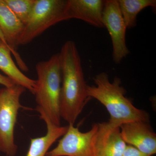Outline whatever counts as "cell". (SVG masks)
Instances as JSON below:
<instances>
[{"mask_svg": "<svg viewBox=\"0 0 156 156\" xmlns=\"http://www.w3.org/2000/svg\"><path fill=\"white\" fill-rule=\"evenodd\" d=\"M67 3V0H35L17 46L27 44L52 26L66 20Z\"/></svg>", "mask_w": 156, "mask_h": 156, "instance_id": "5b68a950", "label": "cell"}, {"mask_svg": "<svg viewBox=\"0 0 156 156\" xmlns=\"http://www.w3.org/2000/svg\"><path fill=\"white\" fill-rule=\"evenodd\" d=\"M122 156H146L131 145H127Z\"/></svg>", "mask_w": 156, "mask_h": 156, "instance_id": "2e32d148", "label": "cell"}, {"mask_svg": "<svg viewBox=\"0 0 156 156\" xmlns=\"http://www.w3.org/2000/svg\"><path fill=\"white\" fill-rule=\"evenodd\" d=\"M120 12L127 29L136 25L137 16L148 7L155 9L156 0H117Z\"/></svg>", "mask_w": 156, "mask_h": 156, "instance_id": "5bb4252c", "label": "cell"}, {"mask_svg": "<svg viewBox=\"0 0 156 156\" xmlns=\"http://www.w3.org/2000/svg\"><path fill=\"white\" fill-rule=\"evenodd\" d=\"M18 85L0 89V151L8 156L17 153L14 142V128L20 109H29L20 104L21 95L26 91Z\"/></svg>", "mask_w": 156, "mask_h": 156, "instance_id": "277c9868", "label": "cell"}, {"mask_svg": "<svg viewBox=\"0 0 156 156\" xmlns=\"http://www.w3.org/2000/svg\"><path fill=\"white\" fill-rule=\"evenodd\" d=\"M4 44V43H3V42H2V41H1V40H0V44Z\"/></svg>", "mask_w": 156, "mask_h": 156, "instance_id": "d6986e66", "label": "cell"}, {"mask_svg": "<svg viewBox=\"0 0 156 156\" xmlns=\"http://www.w3.org/2000/svg\"><path fill=\"white\" fill-rule=\"evenodd\" d=\"M24 26L4 0H0V30L20 68L27 72L28 67L17 51V41Z\"/></svg>", "mask_w": 156, "mask_h": 156, "instance_id": "30bf717a", "label": "cell"}, {"mask_svg": "<svg viewBox=\"0 0 156 156\" xmlns=\"http://www.w3.org/2000/svg\"><path fill=\"white\" fill-rule=\"evenodd\" d=\"M95 86H87L90 98L98 101L110 115L108 122L118 126L128 122L142 121L149 122V115L145 111L136 108L126 97V90L121 79L115 77L111 82L106 73L98 74L93 78Z\"/></svg>", "mask_w": 156, "mask_h": 156, "instance_id": "7a4b0ae2", "label": "cell"}, {"mask_svg": "<svg viewBox=\"0 0 156 156\" xmlns=\"http://www.w3.org/2000/svg\"><path fill=\"white\" fill-rule=\"evenodd\" d=\"M97 124L89 131L82 132L74 125H69L66 133L58 144L46 156H94L93 140Z\"/></svg>", "mask_w": 156, "mask_h": 156, "instance_id": "52a82bcc", "label": "cell"}, {"mask_svg": "<svg viewBox=\"0 0 156 156\" xmlns=\"http://www.w3.org/2000/svg\"><path fill=\"white\" fill-rule=\"evenodd\" d=\"M59 55L61 72L60 117L69 125H74L91 98L87 94L88 85L75 43L71 41L66 42Z\"/></svg>", "mask_w": 156, "mask_h": 156, "instance_id": "6da1fadb", "label": "cell"}, {"mask_svg": "<svg viewBox=\"0 0 156 156\" xmlns=\"http://www.w3.org/2000/svg\"><path fill=\"white\" fill-rule=\"evenodd\" d=\"M10 49L5 44H0V70L15 83L24 87L34 95L36 80L27 76L14 63Z\"/></svg>", "mask_w": 156, "mask_h": 156, "instance_id": "7c38bea8", "label": "cell"}, {"mask_svg": "<svg viewBox=\"0 0 156 156\" xmlns=\"http://www.w3.org/2000/svg\"><path fill=\"white\" fill-rule=\"evenodd\" d=\"M105 2L103 0H67L65 20H81L95 27H104L102 17Z\"/></svg>", "mask_w": 156, "mask_h": 156, "instance_id": "8fae6325", "label": "cell"}, {"mask_svg": "<svg viewBox=\"0 0 156 156\" xmlns=\"http://www.w3.org/2000/svg\"><path fill=\"white\" fill-rule=\"evenodd\" d=\"M37 80L34 95L36 111L40 118L54 126H60V98L61 72L59 53L49 59L40 62L36 65Z\"/></svg>", "mask_w": 156, "mask_h": 156, "instance_id": "3957f363", "label": "cell"}, {"mask_svg": "<svg viewBox=\"0 0 156 156\" xmlns=\"http://www.w3.org/2000/svg\"><path fill=\"white\" fill-rule=\"evenodd\" d=\"M93 140L94 156H122L127 144L120 126L109 122L96 123Z\"/></svg>", "mask_w": 156, "mask_h": 156, "instance_id": "ba28073f", "label": "cell"}, {"mask_svg": "<svg viewBox=\"0 0 156 156\" xmlns=\"http://www.w3.org/2000/svg\"><path fill=\"white\" fill-rule=\"evenodd\" d=\"M0 40H1V41H2V42L5 45H6V46L9 48V46H8V44H7V43H6L5 37H4V35H3L2 33V31H1V30H0ZM9 49H10V48H9Z\"/></svg>", "mask_w": 156, "mask_h": 156, "instance_id": "ac0fdd59", "label": "cell"}, {"mask_svg": "<svg viewBox=\"0 0 156 156\" xmlns=\"http://www.w3.org/2000/svg\"><path fill=\"white\" fill-rule=\"evenodd\" d=\"M18 19L25 25L28 21L35 0H4Z\"/></svg>", "mask_w": 156, "mask_h": 156, "instance_id": "9a60e30c", "label": "cell"}, {"mask_svg": "<svg viewBox=\"0 0 156 156\" xmlns=\"http://www.w3.org/2000/svg\"><path fill=\"white\" fill-rule=\"evenodd\" d=\"M102 20L111 38L113 60L119 64L130 53L126 42L127 28L120 12L117 0H106L105 2Z\"/></svg>", "mask_w": 156, "mask_h": 156, "instance_id": "8992f818", "label": "cell"}, {"mask_svg": "<svg viewBox=\"0 0 156 156\" xmlns=\"http://www.w3.org/2000/svg\"><path fill=\"white\" fill-rule=\"evenodd\" d=\"M45 122L47 133L44 136L31 138L30 145L26 156H46L51 146L67 131L68 126H57L49 122Z\"/></svg>", "mask_w": 156, "mask_h": 156, "instance_id": "4fadbf2b", "label": "cell"}, {"mask_svg": "<svg viewBox=\"0 0 156 156\" xmlns=\"http://www.w3.org/2000/svg\"><path fill=\"white\" fill-rule=\"evenodd\" d=\"M0 85H2L5 87H11L17 84L6 76L0 73Z\"/></svg>", "mask_w": 156, "mask_h": 156, "instance_id": "e0dca14e", "label": "cell"}, {"mask_svg": "<svg viewBox=\"0 0 156 156\" xmlns=\"http://www.w3.org/2000/svg\"><path fill=\"white\" fill-rule=\"evenodd\" d=\"M121 133L127 145L132 146L146 156L156 153V134L149 122L133 121L122 124Z\"/></svg>", "mask_w": 156, "mask_h": 156, "instance_id": "9c48e42d", "label": "cell"}]
</instances>
